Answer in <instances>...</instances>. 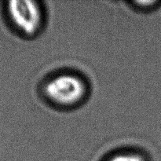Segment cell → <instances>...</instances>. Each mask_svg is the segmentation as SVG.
<instances>
[{
	"label": "cell",
	"instance_id": "cell-3",
	"mask_svg": "<svg viewBox=\"0 0 161 161\" xmlns=\"http://www.w3.org/2000/svg\"><path fill=\"white\" fill-rule=\"evenodd\" d=\"M106 161H146V159L139 153L130 152L115 154Z\"/></svg>",
	"mask_w": 161,
	"mask_h": 161
},
{
	"label": "cell",
	"instance_id": "cell-1",
	"mask_svg": "<svg viewBox=\"0 0 161 161\" xmlns=\"http://www.w3.org/2000/svg\"><path fill=\"white\" fill-rule=\"evenodd\" d=\"M43 93L49 102L63 108H71L83 102L88 86L80 75L70 72L58 74L45 83Z\"/></svg>",
	"mask_w": 161,
	"mask_h": 161
},
{
	"label": "cell",
	"instance_id": "cell-4",
	"mask_svg": "<svg viewBox=\"0 0 161 161\" xmlns=\"http://www.w3.org/2000/svg\"><path fill=\"white\" fill-rule=\"evenodd\" d=\"M134 5L135 6V7L138 8V9H147L149 8L153 7L155 4L158 3V2L155 1H137V2H133Z\"/></svg>",
	"mask_w": 161,
	"mask_h": 161
},
{
	"label": "cell",
	"instance_id": "cell-2",
	"mask_svg": "<svg viewBox=\"0 0 161 161\" xmlns=\"http://www.w3.org/2000/svg\"><path fill=\"white\" fill-rule=\"evenodd\" d=\"M6 12L11 24L25 37L36 36L43 25V9L37 1H9L6 6Z\"/></svg>",
	"mask_w": 161,
	"mask_h": 161
}]
</instances>
